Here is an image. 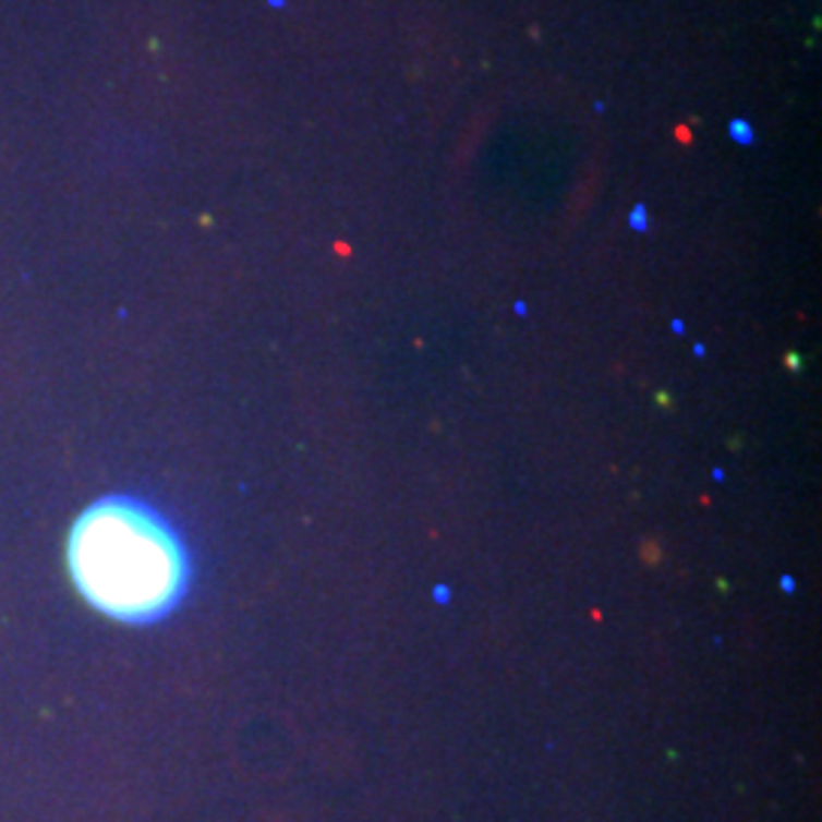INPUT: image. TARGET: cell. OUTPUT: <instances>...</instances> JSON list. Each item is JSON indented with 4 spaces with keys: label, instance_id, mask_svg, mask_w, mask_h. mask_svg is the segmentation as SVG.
I'll list each match as a JSON object with an SVG mask.
<instances>
[{
    "label": "cell",
    "instance_id": "cell-1",
    "mask_svg": "<svg viewBox=\"0 0 822 822\" xmlns=\"http://www.w3.org/2000/svg\"><path fill=\"white\" fill-rule=\"evenodd\" d=\"M68 570L95 613L137 628L171 616L192 585L183 533L162 509L132 494H107L76 515Z\"/></svg>",
    "mask_w": 822,
    "mask_h": 822
}]
</instances>
